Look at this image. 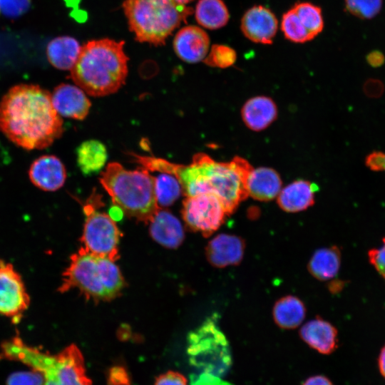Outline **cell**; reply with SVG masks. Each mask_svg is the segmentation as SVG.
I'll return each mask as SVG.
<instances>
[{"instance_id": "6da1fadb", "label": "cell", "mask_w": 385, "mask_h": 385, "mask_svg": "<svg viewBox=\"0 0 385 385\" xmlns=\"http://www.w3.org/2000/svg\"><path fill=\"white\" fill-rule=\"evenodd\" d=\"M0 131L24 149H43L61 137L63 120L48 91L34 84H19L0 101Z\"/></svg>"}, {"instance_id": "7a4b0ae2", "label": "cell", "mask_w": 385, "mask_h": 385, "mask_svg": "<svg viewBox=\"0 0 385 385\" xmlns=\"http://www.w3.org/2000/svg\"><path fill=\"white\" fill-rule=\"evenodd\" d=\"M252 168L247 160L238 156L230 162H216L200 153L193 155L189 165L175 163L173 175L180 182L186 197L214 194L230 215L249 196L247 180Z\"/></svg>"}, {"instance_id": "3957f363", "label": "cell", "mask_w": 385, "mask_h": 385, "mask_svg": "<svg viewBox=\"0 0 385 385\" xmlns=\"http://www.w3.org/2000/svg\"><path fill=\"white\" fill-rule=\"evenodd\" d=\"M124 41L110 38L93 40L81 46L71 69L75 83L87 94L105 96L118 91L128 76V58Z\"/></svg>"}, {"instance_id": "277c9868", "label": "cell", "mask_w": 385, "mask_h": 385, "mask_svg": "<svg viewBox=\"0 0 385 385\" xmlns=\"http://www.w3.org/2000/svg\"><path fill=\"white\" fill-rule=\"evenodd\" d=\"M100 183L127 216L138 221L150 222L159 209L154 177L143 168L130 170L116 162L107 165L101 172Z\"/></svg>"}, {"instance_id": "5b68a950", "label": "cell", "mask_w": 385, "mask_h": 385, "mask_svg": "<svg viewBox=\"0 0 385 385\" xmlns=\"http://www.w3.org/2000/svg\"><path fill=\"white\" fill-rule=\"evenodd\" d=\"M124 285L122 274L113 261L81 247L71 256L58 291L64 293L77 289L87 299L110 301L120 295Z\"/></svg>"}, {"instance_id": "8992f818", "label": "cell", "mask_w": 385, "mask_h": 385, "mask_svg": "<svg viewBox=\"0 0 385 385\" xmlns=\"http://www.w3.org/2000/svg\"><path fill=\"white\" fill-rule=\"evenodd\" d=\"M2 349L8 359L38 372L43 377V385H92L86 374L83 356L75 344L56 354H50L16 338L4 343Z\"/></svg>"}, {"instance_id": "52a82bcc", "label": "cell", "mask_w": 385, "mask_h": 385, "mask_svg": "<svg viewBox=\"0 0 385 385\" xmlns=\"http://www.w3.org/2000/svg\"><path fill=\"white\" fill-rule=\"evenodd\" d=\"M123 8L135 39L155 46L163 45L192 13L175 0H125Z\"/></svg>"}, {"instance_id": "ba28073f", "label": "cell", "mask_w": 385, "mask_h": 385, "mask_svg": "<svg viewBox=\"0 0 385 385\" xmlns=\"http://www.w3.org/2000/svg\"><path fill=\"white\" fill-rule=\"evenodd\" d=\"M187 352L190 363L204 374L220 378L232 365L229 342L215 316L189 333Z\"/></svg>"}, {"instance_id": "9c48e42d", "label": "cell", "mask_w": 385, "mask_h": 385, "mask_svg": "<svg viewBox=\"0 0 385 385\" xmlns=\"http://www.w3.org/2000/svg\"><path fill=\"white\" fill-rule=\"evenodd\" d=\"M100 204L98 196L93 194L83 206L86 220L80 239L83 245L81 247L89 253L115 262L119 258L120 231L108 214L96 210Z\"/></svg>"}, {"instance_id": "30bf717a", "label": "cell", "mask_w": 385, "mask_h": 385, "mask_svg": "<svg viewBox=\"0 0 385 385\" xmlns=\"http://www.w3.org/2000/svg\"><path fill=\"white\" fill-rule=\"evenodd\" d=\"M182 215L190 229L208 237L223 224L227 214L216 195L201 193L185 197Z\"/></svg>"}, {"instance_id": "8fae6325", "label": "cell", "mask_w": 385, "mask_h": 385, "mask_svg": "<svg viewBox=\"0 0 385 385\" xmlns=\"http://www.w3.org/2000/svg\"><path fill=\"white\" fill-rule=\"evenodd\" d=\"M30 298L19 273L0 260V314L19 319L28 309Z\"/></svg>"}, {"instance_id": "7c38bea8", "label": "cell", "mask_w": 385, "mask_h": 385, "mask_svg": "<svg viewBox=\"0 0 385 385\" xmlns=\"http://www.w3.org/2000/svg\"><path fill=\"white\" fill-rule=\"evenodd\" d=\"M240 29L250 41L271 44L277 31L278 21L270 9L262 5H255L244 13L240 21Z\"/></svg>"}, {"instance_id": "4fadbf2b", "label": "cell", "mask_w": 385, "mask_h": 385, "mask_svg": "<svg viewBox=\"0 0 385 385\" xmlns=\"http://www.w3.org/2000/svg\"><path fill=\"white\" fill-rule=\"evenodd\" d=\"M245 240L235 235L220 234L213 237L205 248L207 261L215 267L237 265L242 261Z\"/></svg>"}, {"instance_id": "5bb4252c", "label": "cell", "mask_w": 385, "mask_h": 385, "mask_svg": "<svg viewBox=\"0 0 385 385\" xmlns=\"http://www.w3.org/2000/svg\"><path fill=\"white\" fill-rule=\"evenodd\" d=\"M210 38L207 34L196 26H187L176 34L173 48L177 56L187 63L204 60L208 53Z\"/></svg>"}, {"instance_id": "9a60e30c", "label": "cell", "mask_w": 385, "mask_h": 385, "mask_svg": "<svg viewBox=\"0 0 385 385\" xmlns=\"http://www.w3.org/2000/svg\"><path fill=\"white\" fill-rule=\"evenodd\" d=\"M29 176L31 183L38 188L44 191H56L64 185L66 170L58 157L46 155L32 163Z\"/></svg>"}, {"instance_id": "2e32d148", "label": "cell", "mask_w": 385, "mask_h": 385, "mask_svg": "<svg viewBox=\"0 0 385 385\" xmlns=\"http://www.w3.org/2000/svg\"><path fill=\"white\" fill-rule=\"evenodd\" d=\"M51 101L59 115L77 120H83L91 106L81 88L68 83L60 84L54 88Z\"/></svg>"}, {"instance_id": "e0dca14e", "label": "cell", "mask_w": 385, "mask_h": 385, "mask_svg": "<svg viewBox=\"0 0 385 385\" xmlns=\"http://www.w3.org/2000/svg\"><path fill=\"white\" fill-rule=\"evenodd\" d=\"M299 336L311 348L322 354H329L337 348V329L321 317L306 322L299 330Z\"/></svg>"}, {"instance_id": "ac0fdd59", "label": "cell", "mask_w": 385, "mask_h": 385, "mask_svg": "<svg viewBox=\"0 0 385 385\" xmlns=\"http://www.w3.org/2000/svg\"><path fill=\"white\" fill-rule=\"evenodd\" d=\"M245 125L253 131H261L270 126L277 117V107L268 96H257L248 99L241 109Z\"/></svg>"}, {"instance_id": "d6986e66", "label": "cell", "mask_w": 385, "mask_h": 385, "mask_svg": "<svg viewBox=\"0 0 385 385\" xmlns=\"http://www.w3.org/2000/svg\"><path fill=\"white\" fill-rule=\"evenodd\" d=\"M149 232L158 244L168 248H177L184 240V231L179 220L165 210L157 211L150 221Z\"/></svg>"}, {"instance_id": "ffe728a7", "label": "cell", "mask_w": 385, "mask_h": 385, "mask_svg": "<svg viewBox=\"0 0 385 385\" xmlns=\"http://www.w3.org/2000/svg\"><path fill=\"white\" fill-rule=\"evenodd\" d=\"M317 190L318 187L314 183L297 180L282 188L277 197V202L285 212H301L314 205Z\"/></svg>"}, {"instance_id": "44dd1931", "label": "cell", "mask_w": 385, "mask_h": 385, "mask_svg": "<svg viewBox=\"0 0 385 385\" xmlns=\"http://www.w3.org/2000/svg\"><path fill=\"white\" fill-rule=\"evenodd\" d=\"M282 182L279 173L271 168H252L247 180L249 196L253 199L267 202L277 198L282 190Z\"/></svg>"}, {"instance_id": "7402d4cb", "label": "cell", "mask_w": 385, "mask_h": 385, "mask_svg": "<svg viewBox=\"0 0 385 385\" xmlns=\"http://www.w3.org/2000/svg\"><path fill=\"white\" fill-rule=\"evenodd\" d=\"M341 265V252L337 246L316 250L310 258L307 269L317 279L326 281L337 276Z\"/></svg>"}, {"instance_id": "603a6c76", "label": "cell", "mask_w": 385, "mask_h": 385, "mask_svg": "<svg viewBox=\"0 0 385 385\" xmlns=\"http://www.w3.org/2000/svg\"><path fill=\"white\" fill-rule=\"evenodd\" d=\"M272 316L275 324L282 329H291L299 327L306 316V307L297 297L287 295L274 304Z\"/></svg>"}, {"instance_id": "cb8c5ba5", "label": "cell", "mask_w": 385, "mask_h": 385, "mask_svg": "<svg viewBox=\"0 0 385 385\" xmlns=\"http://www.w3.org/2000/svg\"><path fill=\"white\" fill-rule=\"evenodd\" d=\"M81 46L74 38L59 36L49 42L46 54L49 62L56 68L71 70L79 56Z\"/></svg>"}, {"instance_id": "d4e9b609", "label": "cell", "mask_w": 385, "mask_h": 385, "mask_svg": "<svg viewBox=\"0 0 385 385\" xmlns=\"http://www.w3.org/2000/svg\"><path fill=\"white\" fill-rule=\"evenodd\" d=\"M76 155L78 166L86 176L101 171L108 158L105 145L97 140H88L82 143L76 150Z\"/></svg>"}, {"instance_id": "484cf974", "label": "cell", "mask_w": 385, "mask_h": 385, "mask_svg": "<svg viewBox=\"0 0 385 385\" xmlns=\"http://www.w3.org/2000/svg\"><path fill=\"white\" fill-rule=\"evenodd\" d=\"M195 16L201 26L215 30L228 23L230 13L222 0H199L195 6Z\"/></svg>"}, {"instance_id": "4316f807", "label": "cell", "mask_w": 385, "mask_h": 385, "mask_svg": "<svg viewBox=\"0 0 385 385\" xmlns=\"http://www.w3.org/2000/svg\"><path fill=\"white\" fill-rule=\"evenodd\" d=\"M154 189L158 206L163 207L173 205L183 193L176 177L165 173L154 177Z\"/></svg>"}, {"instance_id": "83f0119b", "label": "cell", "mask_w": 385, "mask_h": 385, "mask_svg": "<svg viewBox=\"0 0 385 385\" xmlns=\"http://www.w3.org/2000/svg\"><path fill=\"white\" fill-rule=\"evenodd\" d=\"M306 29L315 38L324 29L322 9L310 2H297L292 7Z\"/></svg>"}, {"instance_id": "f1b7e54d", "label": "cell", "mask_w": 385, "mask_h": 385, "mask_svg": "<svg viewBox=\"0 0 385 385\" xmlns=\"http://www.w3.org/2000/svg\"><path fill=\"white\" fill-rule=\"evenodd\" d=\"M281 30L284 37L294 43H302L314 38L303 26L292 8L282 15Z\"/></svg>"}, {"instance_id": "f546056e", "label": "cell", "mask_w": 385, "mask_h": 385, "mask_svg": "<svg viewBox=\"0 0 385 385\" xmlns=\"http://www.w3.org/2000/svg\"><path fill=\"white\" fill-rule=\"evenodd\" d=\"M237 59L234 48L225 44H214L204 58V63L211 67L227 68L232 66Z\"/></svg>"}, {"instance_id": "4dcf8cb0", "label": "cell", "mask_w": 385, "mask_h": 385, "mask_svg": "<svg viewBox=\"0 0 385 385\" xmlns=\"http://www.w3.org/2000/svg\"><path fill=\"white\" fill-rule=\"evenodd\" d=\"M346 11L361 19H371L381 11L382 0H344Z\"/></svg>"}, {"instance_id": "1f68e13d", "label": "cell", "mask_w": 385, "mask_h": 385, "mask_svg": "<svg viewBox=\"0 0 385 385\" xmlns=\"http://www.w3.org/2000/svg\"><path fill=\"white\" fill-rule=\"evenodd\" d=\"M30 6V0H0V11L8 17H17Z\"/></svg>"}, {"instance_id": "d6a6232c", "label": "cell", "mask_w": 385, "mask_h": 385, "mask_svg": "<svg viewBox=\"0 0 385 385\" xmlns=\"http://www.w3.org/2000/svg\"><path fill=\"white\" fill-rule=\"evenodd\" d=\"M6 385H43V377L34 370L31 372H17L8 378Z\"/></svg>"}, {"instance_id": "836d02e7", "label": "cell", "mask_w": 385, "mask_h": 385, "mask_svg": "<svg viewBox=\"0 0 385 385\" xmlns=\"http://www.w3.org/2000/svg\"><path fill=\"white\" fill-rule=\"evenodd\" d=\"M383 245L368 251L369 262L385 280V237L382 239Z\"/></svg>"}, {"instance_id": "e575fe53", "label": "cell", "mask_w": 385, "mask_h": 385, "mask_svg": "<svg viewBox=\"0 0 385 385\" xmlns=\"http://www.w3.org/2000/svg\"><path fill=\"white\" fill-rule=\"evenodd\" d=\"M155 385H188V381L181 374L170 371L160 375L156 379Z\"/></svg>"}, {"instance_id": "d590c367", "label": "cell", "mask_w": 385, "mask_h": 385, "mask_svg": "<svg viewBox=\"0 0 385 385\" xmlns=\"http://www.w3.org/2000/svg\"><path fill=\"white\" fill-rule=\"evenodd\" d=\"M365 164L372 171H385V153L371 152L366 157Z\"/></svg>"}, {"instance_id": "8d00e7d4", "label": "cell", "mask_w": 385, "mask_h": 385, "mask_svg": "<svg viewBox=\"0 0 385 385\" xmlns=\"http://www.w3.org/2000/svg\"><path fill=\"white\" fill-rule=\"evenodd\" d=\"M363 88L365 95L369 98H379L384 91L383 83L375 78L368 79L364 83Z\"/></svg>"}, {"instance_id": "74e56055", "label": "cell", "mask_w": 385, "mask_h": 385, "mask_svg": "<svg viewBox=\"0 0 385 385\" xmlns=\"http://www.w3.org/2000/svg\"><path fill=\"white\" fill-rule=\"evenodd\" d=\"M109 382L112 385H128V376L122 367H113L110 371Z\"/></svg>"}, {"instance_id": "f35d334b", "label": "cell", "mask_w": 385, "mask_h": 385, "mask_svg": "<svg viewBox=\"0 0 385 385\" xmlns=\"http://www.w3.org/2000/svg\"><path fill=\"white\" fill-rule=\"evenodd\" d=\"M367 63L372 67L377 68L381 66L384 61L385 57L380 51H372L366 56Z\"/></svg>"}, {"instance_id": "ab89813d", "label": "cell", "mask_w": 385, "mask_h": 385, "mask_svg": "<svg viewBox=\"0 0 385 385\" xmlns=\"http://www.w3.org/2000/svg\"><path fill=\"white\" fill-rule=\"evenodd\" d=\"M303 385H333V384L326 376L318 375L308 378Z\"/></svg>"}, {"instance_id": "60d3db41", "label": "cell", "mask_w": 385, "mask_h": 385, "mask_svg": "<svg viewBox=\"0 0 385 385\" xmlns=\"http://www.w3.org/2000/svg\"><path fill=\"white\" fill-rule=\"evenodd\" d=\"M378 366L381 376L385 379V344L381 349L379 354Z\"/></svg>"}, {"instance_id": "b9f144b4", "label": "cell", "mask_w": 385, "mask_h": 385, "mask_svg": "<svg viewBox=\"0 0 385 385\" xmlns=\"http://www.w3.org/2000/svg\"><path fill=\"white\" fill-rule=\"evenodd\" d=\"M123 210L118 206L113 205L111 207L109 210L108 215L109 216L114 220V221H118L120 220L123 215Z\"/></svg>"}, {"instance_id": "7bdbcfd3", "label": "cell", "mask_w": 385, "mask_h": 385, "mask_svg": "<svg viewBox=\"0 0 385 385\" xmlns=\"http://www.w3.org/2000/svg\"><path fill=\"white\" fill-rule=\"evenodd\" d=\"M176 2L180 4L185 5L186 4L190 3L193 1L194 0H175Z\"/></svg>"}]
</instances>
